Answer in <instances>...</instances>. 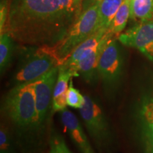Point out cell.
Masks as SVG:
<instances>
[{"label":"cell","mask_w":153,"mask_h":153,"mask_svg":"<svg viewBox=\"0 0 153 153\" xmlns=\"http://www.w3.org/2000/svg\"><path fill=\"white\" fill-rule=\"evenodd\" d=\"M75 21L57 0H10L4 33L24 45L54 47Z\"/></svg>","instance_id":"6da1fadb"},{"label":"cell","mask_w":153,"mask_h":153,"mask_svg":"<svg viewBox=\"0 0 153 153\" xmlns=\"http://www.w3.org/2000/svg\"><path fill=\"white\" fill-rule=\"evenodd\" d=\"M1 111L21 129H33L36 119L33 82L14 86L4 98Z\"/></svg>","instance_id":"7a4b0ae2"},{"label":"cell","mask_w":153,"mask_h":153,"mask_svg":"<svg viewBox=\"0 0 153 153\" xmlns=\"http://www.w3.org/2000/svg\"><path fill=\"white\" fill-rule=\"evenodd\" d=\"M59 65L60 62L53 47L26 48L22 52L13 84L14 86H16L33 82Z\"/></svg>","instance_id":"3957f363"},{"label":"cell","mask_w":153,"mask_h":153,"mask_svg":"<svg viewBox=\"0 0 153 153\" xmlns=\"http://www.w3.org/2000/svg\"><path fill=\"white\" fill-rule=\"evenodd\" d=\"M98 24L99 4L82 11L62 41L53 47L60 65L79 44L98 30Z\"/></svg>","instance_id":"277c9868"},{"label":"cell","mask_w":153,"mask_h":153,"mask_svg":"<svg viewBox=\"0 0 153 153\" xmlns=\"http://www.w3.org/2000/svg\"><path fill=\"white\" fill-rule=\"evenodd\" d=\"M85 96V103L79 112L86 129L97 148L108 150L114 140L109 122L98 99Z\"/></svg>","instance_id":"5b68a950"},{"label":"cell","mask_w":153,"mask_h":153,"mask_svg":"<svg viewBox=\"0 0 153 153\" xmlns=\"http://www.w3.org/2000/svg\"><path fill=\"white\" fill-rule=\"evenodd\" d=\"M118 41V36L111 38L101 52L98 63L99 79L104 93L109 97L118 90L123 76L124 61Z\"/></svg>","instance_id":"8992f818"},{"label":"cell","mask_w":153,"mask_h":153,"mask_svg":"<svg viewBox=\"0 0 153 153\" xmlns=\"http://www.w3.org/2000/svg\"><path fill=\"white\" fill-rule=\"evenodd\" d=\"M59 72V67L33 82L36 96V119L33 129H41L47 118L48 111L52 108L53 94Z\"/></svg>","instance_id":"52a82bcc"},{"label":"cell","mask_w":153,"mask_h":153,"mask_svg":"<svg viewBox=\"0 0 153 153\" xmlns=\"http://www.w3.org/2000/svg\"><path fill=\"white\" fill-rule=\"evenodd\" d=\"M120 43L137 49L153 63V19L137 23L118 36Z\"/></svg>","instance_id":"ba28073f"},{"label":"cell","mask_w":153,"mask_h":153,"mask_svg":"<svg viewBox=\"0 0 153 153\" xmlns=\"http://www.w3.org/2000/svg\"><path fill=\"white\" fill-rule=\"evenodd\" d=\"M114 36H116L108 30L101 43L82 57L76 67V76H81L88 84H94L99 79L98 63L100 55L107 43Z\"/></svg>","instance_id":"9c48e42d"},{"label":"cell","mask_w":153,"mask_h":153,"mask_svg":"<svg viewBox=\"0 0 153 153\" xmlns=\"http://www.w3.org/2000/svg\"><path fill=\"white\" fill-rule=\"evenodd\" d=\"M137 109V125L145 151L153 153V97H143Z\"/></svg>","instance_id":"30bf717a"},{"label":"cell","mask_w":153,"mask_h":153,"mask_svg":"<svg viewBox=\"0 0 153 153\" xmlns=\"http://www.w3.org/2000/svg\"><path fill=\"white\" fill-rule=\"evenodd\" d=\"M60 113L63 127L80 153H95L77 117L67 108Z\"/></svg>","instance_id":"8fae6325"},{"label":"cell","mask_w":153,"mask_h":153,"mask_svg":"<svg viewBox=\"0 0 153 153\" xmlns=\"http://www.w3.org/2000/svg\"><path fill=\"white\" fill-rule=\"evenodd\" d=\"M108 30L99 29L83 43L79 44L72 51L71 54L67 57L66 60L59 66V70L69 72L71 74L72 77L76 76L75 69L79 61L81 60L82 57L85 56L91 50L95 48L101 43L103 38L106 35Z\"/></svg>","instance_id":"7c38bea8"},{"label":"cell","mask_w":153,"mask_h":153,"mask_svg":"<svg viewBox=\"0 0 153 153\" xmlns=\"http://www.w3.org/2000/svg\"><path fill=\"white\" fill-rule=\"evenodd\" d=\"M72 79V76L70 72L65 70H59L58 76L53 94L51 108L53 113L61 112L67 108V92Z\"/></svg>","instance_id":"4fadbf2b"},{"label":"cell","mask_w":153,"mask_h":153,"mask_svg":"<svg viewBox=\"0 0 153 153\" xmlns=\"http://www.w3.org/2000/svg\"><path fill=\"white\" fill-rule=\"evenodd\" d=\"M123 0H102L99 4L98 30H108Z\"/></svg>","instance_id":"5bb4252c"},{"label":"cell","mask_w":153,"mask_h":153,"mask_svg":"<svg viewBox=\"0 0 153 153\" xmlns=\"http://www.w3.org/2000/svg\"><path fill=\"white\" fill-rule=\"evenodd\" d=\"M130 18L137 23L153 19V0H131Z\"/></svg>","instance_id":"9a60e30c"},{"label":"cell","mask_w":153,"mask_h":153,"mask_svg":"<svg viewBox=\"0 0 153 153\" xmlns=\"http://www.w3.org/2000/svg\"><path fill=\"white\" fill-rule=\"evenodd\" d=\"M15 41L7 33L0 34V72L4 73L10 65L14 51Z\"/></svg>","instance_id":"2e32d148"},{"label":"cell","mask_w":153,"mask_h":153,"mask_svg":"<svg viewBox=\"0 0 153 153\" xmlns=\"http://www.w3.org/2000/svg\"><path fill=\"white\" fill-rule=\"evenodd\" d=\"M130 1L131 0H123V3L112 20L108 30L113 35L118 36L125 29L131 14Z\"/></svg>","instance_id":"e0dca14e"},{"label":"cell","mask_w":153,"mask_h":153,"mask_svg":"<svg viewBox=\"0 0 153 153\" xmlns=\"http://www.w3.org/2000/svg\"><path fill=\"white\" fill-rule=\"evenodd\" d=\"M66 101L68 106L78 110L81 108L85 103V96L82 95L81 92L74 87L72 79L70 82L67 92Z\"/></svg>","instance_id":"ac0fdd59"},{"label":"cell","mask_w":153,"mask_h":153,"mask_svg":"<svg viewBox=\"0 0 153 153\" xmlns=\"http://www.w3.org/2000/svg\"><path fill=\"white\" fill-rule=\"evenodd\" d=\"M49 153H72L60 134L52 131L49 137Z\"/></svg>","instance_id":"d6986e66"},{"label":"cell","mask_w":153,"mask_h":153,"mask_svg":"<svg viewBox=\"0 0 153 153\" xmlns=\"http://www.w3.org/2000/svg\"><path fill=\"white\" fill-rule=\"evenodd\" d=\"M0 152H14L10 133L4 124H1L0 128Z\"/></svg>","instance_id":"ffe728a7"},{"label":"cell","mask_w":153,"mask_h":153,"mask_svg":"<svg viewBox=\"0 0 153 153\" xmlns=\"http://www.w3.org/2000/svg\"><path fill=\"white\" fill-rule=\"evenodd\" d=\"M10 0H1L0 3V34L4 31L8 19Z\"/></svg>","instance_id":"44dd1931"},{"label":"cell","mask_w":153,"mask_h":153,"mask_svg":"<svg viewBox=\"0 0 153 153\" xmlns=\"http://www.w3.org/2000/svg\"><path fill=\"white\" fill-rule=\"evenodd\" d=\"M57 1L60 2L63 9L70 15L74 17L76 20V19L79 17V15L78 14L75 7H74L72 0H57Z\"/></svg>","instance_id":"7402d4cb"},{"label":"cell","mask_w":153,"mask_h":153,"mask_svg":"<svg viewBox=\"0 0 153 153\" xmlns=\"http://www.w3.org/2000/svg\"><path fill=\"white\" fill-rule=\"evenodd\" d=\"M101 1L102 0H84L83 3H82V12L87 10L89 8H90V7H93V6L99 4Z\"/></svg>","instance_id":"603a6c76"},{"label":"cell","mask_w":153,"mask_h":153,"mask_svg":"<svg viewBox=\"0 0 153 153\" xmlns=\"http://www.w3.org/2000/svg\"><path fill=\"white\" fill-rule=\"evenodd\" d=\"M73 1L74 7L77 11L79 15L81 14L82 13V3H83L84 0H72Z\"/></svg>","instance_id":"cb8c5ba5"},{"label":"cell","mask_w":153,"mask_h":153,"mask_svg":"<svg viewBox=\"0 0 153 153\" xmlns=\"http://www.w3.org/2000/svg\"><path fill=\"white\" fill-rule=\"evenodd\" d=\"M0 153H14V152H0Z\"/></svg>","instance_id":"d4e9b609"}]
</instances>
